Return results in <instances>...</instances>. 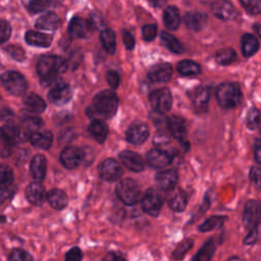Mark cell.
Instances as JSON below:
<instances>
[{
    "label": "cell",
    "mask_w": 261,
    "mask_h": 261,
    "mask_svg": "<svg viewBox=\"0 0 261 261\" xmlns=\"http://www.w3.org/2000/svg\"><path fill=\"white\" fill-rule=\"evenodd\" d=\"M66 68V61L56 55H43L39 58L37 63V71L44 86L57 84L59 76L65 72Z\"/></svg>",
    "instance_id": "obj_1"
},
{
    "label": "cell",
    "mask_w": 261,
    "mask_h": 261,
    "mask_svg": "<svg viewBox=\"0 0 261 261\" xmlns=\"http://www.w3.org/2000/svg\"><path fill=\"white\" fill-rule=\"evenodd\" d=\"M117 106L118 99L116 94L111 90H103L94 97L90 113L92 116L110 118L115 114Z\"/></svg>",
    "instance_id": "obj_2"
},
{
    "label": "cell",
    "mask_w": 261,
    "mask_h": 261,
    "mask_svg": "<svg viewBox=\"0 0 261 261\" xmlns=\"http://www.w3.org/2000/svg\"><path fill=\"white\" fill-rule=\"evenodd\" d=\"M216 98L221 107L229 109L240 104L242 92L236 83H222L216 90Z\"/></svg>",
    "instance_id": "obj_3"
},
{
    "label": "cell",
    "mask_w": 261,
    "mask_h": 261,
    "mask_svg": "<svg viewBox=\"0 0 261 261\" xmlns=\"http://www.w3.org/2000/svg\"><path fill=\"white\" fill-rule=\"evenodd\" d=\"M115 193L118 199L125 205L136 204L141 196V192L137 182L132 178L121 179L116 185Z\"/></svg>",
    "instance_id": "obj_4"
},
{
    "label": "cell",
    "mask_w": 261,
    "mask_h": 261,
    "mask_svg": "<svg viewBox=\"0 0 261 261\" xmlns=\"http://www.w3.org/2000/svg\"><path fill=\"white\" fill-rule=\"evenodd\" d=\"M1 81L6 91L14 96L22 95L28 89V83L24 76L14 70L4 72L1 76Z\"/></svg>",
    "instance_id": "obj_5"
},
{
    "label": "cell",
    "mask_w": 261,
    "mask_h": 261,
    "mask_svg": "<svg viewBox=\"0 0 261 261\" xmlns=\"http://www.w3.org/2000/svg\"><path fill=\"white\" fill-rule=\"evenodd\" d=\"M149 100L152 108L160 113L167 112L172 105L171 93L166 88L153 91L149 96Z\"/></svg>",
    "instance_id": "obj_6"
},
{
    "label": "cell",
    "mask_w": 261,
    "mask_h": 261,
    "mask_svg": "<svg viewBox=\"0 0 261 261\" xmlns=\"http://www.w3.org/2000/svg\"><path fill=\"white\" fill-rule=\"evenodd\" d=\"M261 219V204L256 200H249L244 207L243 223L249 230L257 227Z\"/></svg>",
    "instance_id": "obj_7"
},
{
    "label": "cell",
    "mask_w": 261,
    "mask_h": 261,
    "mask_svg": "<svg viewBox=\"0 0 261 261\" xmlns=\"http://www.w3.org/2000/svg\"><path fill=\"white\" fill-rule=\"evenodd\" d=\"M163 198L159 192L154 189H149L142 199L143 210L151 216H157L161 210Z\"/></svg>",
    "instance_id": "obj_8"
},
{
    "label": "cell",
    "mask_w": 261,
    "mask_h": 261,
    "mask_svg": "<svg viewBox=\"0 0 261 261\" xmlns=\"http://www.w3.org/2000/svg\"><path fill=\"white\" fill-rule=\"evenodd\" d=\"M98 172L103 179L108 181H115L119 179L123 173L121 165L112 158L102 161L98 167Z\"/></svg>",
    "instance_id": "obj_9"
},
{
    "label": "cell",
    "mask_w": 261,
    "mask_h": 261,
    "mask_svg": "<svg viewBox=\"0 0 261 261\" xmlns=\"http://www.w3.org/2000/svg\"><path fill=\"white\" fill-rule=\"evenodd\" d=\"M71 96L72 92L69 86L61 82L53 85L48 93L49 101L55 105H63L67 103L71 99Z\"/></svg>",
    "instance_id": "obj_10"
},
{
    "label": "cell",
    "mask_w": 261,
    "mask_h": 261,
    "mask_svg": "<svg viewBox=\"0 0 261 261\" xmlns=\"http://www.w3.org/2000/svg\"><path fill=\"white\" fill-rule=\"evenodd\" d=\"M211 11L217 18L222 20H232L238 16L237 9L226 0H214L211 4Z\"/></svg>",
    "instance_id": "obj_11"
},
{
    "label": "cell",
    "mask_w": 261,
    "mask_h": 261,
    "mask_svg": "<svg viewBox=\"0 0 261 261\" xmlns=\"http://www.w3.org/2000/svg\"><path fill=\"white\" fill-rule=\"evenodd\" d=\"M92 31L93 28L90 21L79 16L72 17L68 24V33L73 38L87 39L91 36Z\"/></svg>",
    "instance_id": "obj_12"
},
{
    "label": "cell",
    "mask_w": 261,
    "mask_h": 261,
    "mask_svg": "<svg viewBox=\"0 0 261 261\" xmlns=\"http://www.w3.org/2000/svg\"><path fill=\"white\" fill-rule=\"evenodd\" d=\"M84 157L83 151L74 146L65 147L60 153V161L62 165L68 169L75 168L82 162Z\"/></svg>",
    "instance_id": "obj_13"
},
{
    "label": "cell",
    "mask_w": 261,
    "mask_h": 261,
    "mask_svg": "<svg viewBox=\"0 0 261 261\" xmlns=\"http://www.w3.org/2000/svg\"><path fill=\"white\" fill-rule=\"evenodd\" d=\"M149 137V127L143 121H136L126 132V140L134 145L143 144Z\"/></svg>",
    "instance_id": "obj_14"
},
{
    "label": "cell",
    "mask_w": 261,
    "mask_h": 261,
    "mask_svg": "<svg viewBox=\"0 0 261 261\" xmlns=\"http://www.w3.org/2000/svg\"><path fill=\"white\" fill-rule=\"evenodd\" d=\"M172 67L169 63L153 65L148 71V79L153 83H166L171 79Z\"/></svg>",
    "instance_id": "obj_15"
},
{
    "label": "cell",
    "mask_w": 261,
    "mask_h": 261,
    "mask_svg": "<svg viewBox=\"0 0 261 261\" xmlns=\"http://www.w3.org/2000/svg\"><path fill=\"white\" fill-rule=\"evenodd\" d=\"M166 201L168 206L174 211H182L188 203V198L186 193L179 188H172L167 191Z\"/></svg>",
    "instance_id": "obj_16"
},
{
    "label": "cell",
    "mask_w": 261,
    "mask_h": 261,
    "mask_svg": "<svg viewBox=\"0 0 261 261\" xmlns=\"http://www.w3.org/2000/svg\"><path fill=\"white\" fill-rule=\"evenodd\" d=\"M42 125H43V121L38 116L27 115V116L22 117L20 125H19V130H20L22 141L25 140L27 138L30 139V137L34 133L41 129Z\"/></svg>",
    "instance_id": "obj_17"
},
{
    "label": "cell",
    "mask_w": 261,
    "mask_h": 261,
    "mask_svg": "<svg viewBox=\"0 0 261 261\" xmlns=\"http://www.w3.org/2000/svg\"><path fill=\"white\" fill-rule=\"evenodd\" d=\"M13 172L11 168L6 165L2 164L0 167V192H1V200L7 198L13 191Z\"/></svg>",
    "instance_id": "obj_18"
},
{
    "label": "cell",
    "mask_w": 261,
    "mask_h": 261,
    "mask_svg": "<svg viewBox=\"0 0 261 261\" xmlns=\"http://www.w3.org/2000/svg\"><path fill=\"white\" fill-rule=\"evenodd\" d=\"M148 164L153 168H161L167 166L171 162V156L164 150L160 148L151 149L147 156Z\"/></svg>",
    "instance_id": "obj_19"
},
{
    "label": "cell",
    "mask_w": 261,
    "mask_h": 261,
    "mask_svg": "<svg viewBox=\"0 0 261 261\" xmlns=\"http://www.w3.org/2000/svg\"><path fill=\"white\" fill-rule=\"evenodd\" d=\"M119 158L122 164L132 171L138 172L144 169V161L142 157L133 151H129V150L122 151L119 154Z\"/></svg>",
    "instance_id": "obj_20"
},
{
    "label": "cell",
    "mask_w": 261,
    "mask_h": 261,
    "mask_svg": "<svg viewBox=\"0 0 261 261\" xmlns=\"http://www.w3.org/2000/svg\"><path fill=\"white\" fill-rule=\"evenodd\" d=\"M155 181L157 186L163 191H169L175 187L177 181V173L173 169H166L156 174Z\"/></svg>",
    "instance_id": "obj_21"
},
{
    "label": "cell",
    "mask_w": 261,
    "mask_h": 261,
    "mask_svg": "<svg viewBox=\"0 0 261 261\" xmlns=\"http://www.w3.org/2000/svg\"><path fill=\"white\" fill-rule=\"evenodd\" d=\"M46 168H47V161L44 155L37 154L33 157L30 165V170L33 178L37 181H41L44 179L46 174Z\"/></svg>",
    "instance_id": "obj_22"
},
{
    "label": "cell",
    "mask_w": 261,
    "mask_h": 261,
    "mask_svg": "<svg viewBox=\"0 0 261 261\" xmlns=\"http://www.w3.org/2000/svg\"><path fill=\"white\" fill-rule=\"evenodd\" d=\"M168 130L178 141H185L187 138V127L185 120L177 116L173 115L168 118Z\"/></svg>",
    "instance_id": "obj_23"
},
{
    "label": "cell",
    "mask_w": 261,
    "mask_h": 261,
    "mask_svg": "<svg viewBox=\"0 0 261 261\" xmlns=\"http://www.w3.org/2000/svg\"><path fill=\"white\" fill-rule=\"evenodd\" d=\"M25 197L29 200L30 203L40 206L44 203L45 201V190L41 184L37 182H32L27 187L25 190Z\"/></svg>",
    "instance_id": "obj_24"
},
{
    "label": "cell",
    "mask_w": 261,
    "mask_h": 261,
    "mask_svg": "<svg viewBox=\"0 0 261 261\" xmlns=\"http://www.w3.org/2000/svg\"><path fill=\"white\" fill-rule=\"evenodd\" d=\"M89 132L94 140L102 144L107 138L108 126L102 119L94 118L89 124Z\"/></svg>",
    "instance_id": "obj_25"
},
{
    "label": "cell",
    "mask_w": 261,
    "mask_h": 261,
    "mask_svg": "<svg viewBox=\"0 0 261 261\" xmlns=\"http://www.w3.org/2000/svg\"><path fill=\"white\" fill-rule=\"evenodd\" d=\"M187 28L193 31H200L207 21V15L199 11H190L184 17Z\"/></svg>",
    "instance_id": "obj_26"
},
{
    "label": "cell",
    "mask_w": 261,
    "mask_h": 261,
    "mask_svg": "<svg viewBox=\"0 0 261 261\" xmlns=\"http://www.w3.org/2000/svg\"><path fill=\"white\" fill-rule=\"evenodd\" d=\"M60 19L54 12H48L40 16L36 21V28L45 31H55L59 28Z\"/></svg>",
    "instance_id": "obj_27"
},
{
    "label": "cell",
    "mask_w": 261,
    "mask_h": 261,
    "mask_svg": "<svg viewBox=\"0 0 261 261\" xmlns=\"http://www.w3.org/2000/svg\"><path fill=\"white\" fill-rule=\"evenodd\" d=\"M23 105L25 109L32 113H41L46 108L45 101L35 93H30L24 96Z\"/></svg>",
    "instance_id": "obj_28"
},
{
    "label": "cell",
    "mask_w": 261,
    "mask_h": 261,
    "mask_svg": "<svg viewBox=\"0 0 261 261\" xmlns=\"http://www.w3.org/2000/svg\"><path fill=\"white\" fill-rule=\"evenodd\" d=\"M24 39L28 44L36 46V47H49L52 43V37L44 34V33H39L35 31H29Z\"/></svg>",
    "instance_id": "obj_29"
},
{
    "label": "cell",
    "mask_w": 261,
    "mask_h": 261,
    "mask_svg": "<svg viewBox=\"0 0 261 261\" xmlns=\"http://www.w3.org/2000/svg\"><path fill=\"white\" fill-rule=\"evenodd\" d=\"M163 21L167 29L174 31L180 24V15L175 6H168L163 12Z\"/></svg>",
    "instance_id": "obj_30"
},
{
    "label": "cell",
    "mask_w": 261,
    "mask_h": 261,
    "mask_svg": "<svg viewBox=\"0 0 261 261\" xmlns=\"http://www.w3.org/2000/svg\"><path fill=\"white\" fill-rule=\"evenodd\" d=\"M52 134L49 130H38L30 137V141L33 146L40 149H48L52 144Z\"/></svg>",
    "instance_id": "obj_31"
},
{
    "label": "cell",
    "mask_w": 261,
    "mask_h": 261,
    "mask_svg": "<svg viewBox=\"0 0 261 261\" xmlns=\"http://www.w3.org/2000/svg\"><path fill=\"white\" fill-rule=\"evenodd\" d=\"M47 200L54 209H58V210L63 209L68 202L66 194L59 189L51 190L47 195Z\"/></svg>",
    "instance_id": "obj_32"
},
{
    "label": "cell",
    "mask_w": 261,
    "mask_h": 261,
    "mask_svg": "<svg viewBox=\"0 0 261 261\" xmlns=\"http://www.w3.org/2000/svg\"><path fill=\"white\" fill-rule=\"evenodd\" d=\"M242 52L245 57H250L254 55L259 48V42L257 38L251 34H245L241 40Z\"/></svg>",
    "instance_id": "obj_33"
},
{
    "label": "cell",
    "mask_w": 261,
    "mask_h": 261,
    "mask_svg": "<svg viewBox=\"0 0 261 261\" xmlns=\"http://www.w3.org/2000/svg\"><path fill=\"white\" fill-rule=\"evenodd\" d=\"M209 96H210L209 90L206 87L200 86V87H197L193 91L191 98H192V101H193L194 105L196 106V108L206 109L208 101H209Z\"/></svg>",
    "instance_id": "obj_34"
},
{
    "label": "cell",
    "mask_w": 261,
    "mask_h": 261,
    "mask_svg": "<svg viewBox=\"0 0 261 261\" xmlns=\"http://www.w3.org/2000/svg\"><path fill=\"white\" fill-rule=\"evenodd\" d=\"M100 40L104 49L113 54L116 48V41H115V34L111 29H104L100 34Z\"/></svg>",
    "instance_id": "obj_35"
},
{
    "label": "cell",
    "mask_w": 261,
    "mask_h": 261,
    "mask_svg": "<svg viewBox=\"0 0 261 261\" xmlns=\"http://www.w3.org/2000/svg\"><path fill=\"white\" fill-rule=\"evenodd\" d=\"M161 40L164 46L173 53H182L185 51L181 43L174 36H172L167 32L161 33Z\"/></svg>",
    "instance_id": "obj_36"
},
{
    "label": "cell",
    "mask_w": 261,
    "mask_h": 261,
    "mask_svg": "<svg viewBox=\"0 0 261 261\" xmlns=\"http://www.w3.org/2000/svg\"><path fill=\"white\" fill-rule=\"evenodd\" d=\"M177 70L182 75H196L201 72V66L193 60H182L178 63Z\"/></svg>",
    "instance_id": "obj_37"
},
{
    "label": "cell",
    "mask_w": 261,
    "mask_h": 261,
    "mask_svg": "<svg viewBox=\"0 0 261 261\" xmlns=\"http://www.w3.org/2000/svg\"><path fill=\"white\" fill-rule=\"evenodd\" d=\"M237 58V53L231 48H225L219 50L215 55V60L220 65H227L233 62Z\"/></svg>",
    "instance_id": "obj_38"
},
{
    "label": "cell",
    "mask_w": 261,
    "mask_h": 261,
    "mask_svg": "<svg viewBox=\"0 0 261 261\" xmlns=\"http://www.w3.org/2000/svg\"><path fill=\"white\" fill-rule=\"evenodd\" d=\"M214 251H215L214 243L212 240H210L202 247V249L199 251V253L197 254V256L193 261H210L211 257L214 254Z\"/></svg>",
    "instance_id": "obj_39"
},
{
    "label": "cell",
    "mask_w": 261,
    "mask_h": 261,
    "mask_svg": "<svg viewBox=\"0 0 261 261\" xmlns=\"http://www.w3.org/2000/svg\"><path fill=\"white\" fill-rule=\"evenodd\" d=\"M224 220H225V217H223V216H212V217L208 218L206 221H204L199 226V229L201 231H209V230L218 228L222 225Z\"/></svg>",
    "instance_id": "obj_40"
},
{
    "label": "cell",
    "mask_w": 261,
    "mask_h": 261,
    "mask_svg": "<svg viewBox=\"0 0 261 261\" xmlns=\"http://www.w3.org/2000/svg\"><path fill=\"white\" fill-rule=\"evenodd\" d=\"M52 5L53 2L51 0H31L28 8L32 13H39L50 8Z\"/></svg>",
    "instance_id": "obj_41"
},
{
    "label": "cell",
    "mask_w": 261,
    "mask_h": 261,
    "mask_svg": "<svg viewBox=\"0 0 261 261\" xmlns=\"http://www.w3.org/2000/svg\"><path fill=\"white\" fill-rule=\"evenodd\" d=\"M260 118H261L260 111L257 108L252 107L248 111V114H247V121L246 122H247L248 128H250V129L257 128L259 123H260Z\"/></svg>",
    "instance_id": "obj_42"
},
{
    "label": "cell",
    "mask_w": 261,
    "mask_h": 261,
    "mask_svg": "<svg viewBox=\"0 0 261 261\" xmlns=\"http://www.w3.org/2000/svg\"><path fill=\"white\" fill-rule=\"evenodd\" d=\"M240 2L250 14H261V0H240Z\"/></svg>",
    "instance_id": "obj_43"
},
{
    "label": "cell",
    "mask_w": 261,
    "mask_h": 261,
    "mask_svg": "<svg viewBox=\"0 0 261 261\" xmlns=\"http://www.w3.org/2000/svg\"><path fill=\"white\" fill-rule=\"evenodd\" d=\"M8 261H33V258L27 251L21 249H14L10 252Z\"/></svg>",
    "instance_id": "obj_44"
},
{
    "label": "cell",
    "mask_w": 261,
    "mask_h": 261,
    "mask_svg": "<svg viewBox=\"0 0 261 261\" xmlns=\"http://www.w3.org/2000/svg\"><path fill=\"white\" fill-rule=\"evenodd\" d=\"M192 246H193L192 240H185L175 248V250L172 253V256L175 259H181L186 255V253L192 248Z\"/></svg>",
    "instance_id": "obj_45"
},
{
    "label": "cell",
    "mask_w": 261,
    "mask_h": 261,
    "mask_svg": "<svg viewBox=\"0 0 261 261\" xmlns=\"http://www.w3.org/2000/svg\"><path fill=\"white\" fill-rule=\"evenodd\" d=\"M6 53L13 59L17 60V61H22L25 58V54L23 52V50L16 45H9L5 48Z\"/></svg>",
    "instance_id": "obj_46"
},
{
    "label": "cell",
    "mask_w": 261,
    "mask_h": 261,
    "mask_svg": "<svg viewBox=\"0 0 261 261\" xmlns=\"http://www.w3.org/2000/svg\"><path fill=\"white\" fill-rule=\"evenodd\" d=\"M157 35V27L155 24H146L142 29L143 39L147 42L152 41Z\"/></svg>",
    "instance_id": "obj_47"
},
{
    "label": "cell",
    "mask_w": 261,
    "mask_h": 261,
    "mask_svg": "<svg viewBox=\"0 0 261 261\" xmlns=\"http://www.w3.org/2000/svg\"><path fill=\"white\" fill-rule=\"evenodd\" d=\"M250 180L254 184V186L258 189H261V168L253 166L249 172Z\"/></svg>",
    "instance_id": "obj_48"
},
{
    "label": "cell",
    "mask_w": 261,
    "mask_h": 261,
    "mask_svg": "<svg viewBox=\"0 0 261 261\" xmlns=\"http://www.w3.org/2000/svg\"><path fill=\"white\" fill-rule=\"evenodd\" d=\"M10 33H11V28H10L9 23L2 19L1 24H0V40L2 43H4L6 40L9 39Z\"/></svg>",
    "instance_id": "obj_49"
},
{
    "label": "cell",
    "mask_w": 261,
    "mask_h": 261,
    "mask_svg": "<svg viewBox=\"0 0 261 261\" xmlns=\"http://www.w3.org/2000/svg\"><path fill=\"white\" fill-rule=\"evenodd\" d=\"M82 260V252L77 247L71 248L65 254V261H81Z\"/></svg>",
    "instance_id": "obj_50"
},
{
    "label": "cell",
    "mask_w": 261,
    "mask_h": 261,
    "mask_svg": "<svg viewBox=\"0 0 261 261\" xmlns=\"http://www.w3.org/2000/svg\"><path fill=\"white\" fill-rule=\"evenodd\" d=\"M106 80H107L108 85H109L111 88H113V89L117 88L118 85H119V75H118V73H117L116 71H114V70H109V71L106 73Z\"/></svg>",
    "instance_id": "obj_51"
},
{
    "label": "cell",
    "mask_w": 261,
    "mask_h": 261,
    "mask_svg": "<svg viewBox=\"0 0 261 261\" xmlns=\"http://www.w3.org/2000/svg\"><path fill=\"white\" fill-rule=\"evenodd\" d=\"M122 41L127 50H132L135 47V39L133 35L126 30L122 31Z\"/></svg>",
    "instance_id": "obj_52"
},
{
    "label": "cell",
    "mask_w": 261,
    "mask_h": 261,
    "mask_svg": "<svg viewBox=\"0 0 261 261\" xmlns=\"http://www.w3.org/2000/svg\"><path fill=\"white\" fill-rule=\"evenodd\" d=\"M257 238H258V229L257 227H255L249 230L247 237L244 240V243L246 245H253L257 241Z\"/></svg>",
    "instance_id": "obj_53"
},
{
    "label": "cell",
    "mask_w": 261,
    "mask_h": 261,
    "mask_svg": "<svg viewBox=\"0 0 261 261\" xmlns=\"http://www.w3.org/2000/svg\"><path fill=\"white\" fill-rule=\"evenodd\" d=\"M254 157L257 163L261 164V139L255 141L254 144Z\"/></svg>",
    "instance_id": "obj_54"
},
{
    "label": "cell",
    "mask_w": 261,
    "mask_h": 261,
    "mask_svg": "<svg viewBox=\"0 0 261 261\" xmlns=\"http://www.w3.org/2000/svg\"><path fill=\"white\" fill-rule=\"evenodd\" d=\"M89 21L93 28V30H98L100 29L101 27H103V21L101 19L100 16L98 15H95V14H92L91 17L89 18Z\"/></svg>",
    "instance_id": "obj_55"
},
{
    "label": "cell",
    "mask_w": 261,
    "mask_h": 261,
    "mask_svg": "<svg viewBox=\"0 0 261 261\" xmlns=\"http://www.w3.org/2000/svg\"><path fill=\"white\" fill-rule=\"evenodd\" d=\"M103 261H124V259H123L121 256L117 255L116 253L111 252V253H108V254L104 257V260H103Z\"/></svg>",
    "instance_id": "obj_56"
},
{
    "label": "cell",
    "mask_w": 261,
    "mask_h": 261,
    "mask_svg": "<svg viewBox=\"0 0 261 261\" xmlns=\"http://www.w3.org/2000/svg\"><path fill=\"white\" fill-rule=\"evenodd\" d=\"M165 1L166 0H149L151 5H153L154 7H162L163 4L165 3Z\"/></svg>",
    "instance_id": "obj_57"
},
{
    "label": "cell",
    "mask_w": 261,
    "mask_h": 261,
    "mask_svg": "<svg viewBox=\"0 0 261 261\" xmlns=\"http://www.w3.org/2000/svg\"><path fill=\"white\" fill-rule=\"evenodd\" d=\"M255 30L257 31V33L260 35V37H261V27L260 25H255Z\"/></svg>",
    "instance_id": "obj_58"
},
{
    "label": "cell",
    "mask_w": 261,
    "mask_h": 261,
    "mask_svg": "<svg viewBox=\"0 0 261 261\" xmlns=\"http://www.w3.org/2000/svg\"><path fill=\"white\" fill-rule=\"evenodd\" d=\"M228 261H242V259H240L239 257H231Z\"/></svg>",
    "instance_id": "obj_59"
}]
</instances>
